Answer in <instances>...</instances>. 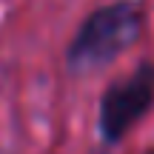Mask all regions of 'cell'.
I'll list each match as a JSON object with an SVG mask.
<instances>
[{"label": "cell", "mask_w": 154, "mask_h": 154, "mask_svg": "<svg viewBox=\"0 0 154 154\" xmlns=\"http://www.w3.org/2000/svg\"><path fill=\"white\" fill-rule=\"evenodd\" d=\"M154 109V63L143 60L128 74L111 80L100 94L97 131L106 146H117Z\"/></svg>", "instance_id": "obj_2"}, {"label": "cell", "mask_w": 154, "mask_h": 154, "mask_svg": "<svg viewBox=\"0 0 154 154\" xmlns=\"http://www.w3.org/2000/svg\"><path fill=\"white\" fill-rule=\"evenodd\" d=\"M143 154H154V149H149V151H143Z\"/></svg>", "instance_id": "obj_3"}, {"label": "cell", "mask_w": 154, "mask_h": 154, "mask_svg": "<svg viewBox=\"0 0 154 154\" xmlns=\"http://www.w3.org/2000/svg\"><path fill=\"white\" fill-rule=\"evenodd\" d=\"M149 9L143 0H109L77 23L66 46V69L77 77L111 66L143 37Z\"/></svg>", "instance_id": "obj_1"}]
</instances>
